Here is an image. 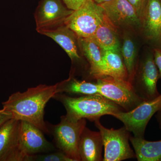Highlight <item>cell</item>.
I'll list each match as a JSON object with an SVG mask.
<instances>
[{
    "label": "cell",
    "mask_w": 161,
    "mask_h": 161,
    "mask_svg": "<svg viewBox=\"0 0 161 161\" xmlns=\"http://www.w3.org/2000/svg\"><path fill=\"white\" fill-rule=\"evenodd\" d=\"M57 83L49 86L40 84L23 92H15L2 103L3 108L11 113L13 118L28 122L49 134L44 119V108L57 94Z\"/></svg>",
    "instance_id": "6da1fadb"
},
{
    "label": "cell",
    "mask_w": 161,
    "mask_h": 161,
    "mask_svg": "<svg viewBox=\"0 0 161 161\" xmlns=\"http://www.w3.org/2000/svg\"><path fill=\"white\" fill-rule=\"evenodd\" d=\"M53 98L63 104L68 118L77 120L85 119L91 121L100 119L104 115H112L125 112L120 106L101 95L70 96L64 93L55 94Z\"/></svg>",
    "instance_id": "7a4b0ae2"
},
{
    "label": "cell",
    "mask_w": 161,
    "mask_h": 161,
    "mask_svg": "<svg viewBox=\"0 0 161 161\" xmlns=\"http://www.w3.org/2000/svg\"><path fill=\"white\" fill-rule=\"evenodd\" d=\"M49 134L53 136L55 147L73 161H80L78 146L80 135L86 127L85 119L75 120L66 115L60 117V122L53 125L47 122Z\"/></svg>",
    "instance_id": "3957f363"
},
{
    "label": "cell",
    "mask_w": 161,
    "mask_h": 161,
    "mask_svg": "<svg viewBox=\"0 0 161 161\" xmlns=\"http://www.w3.org/2000/svg\"><path fill=\"white\" fill-rule=\"evenodd\" d=\"M105 16L103 8L93 0H86L64 22L78 37H92Z\"/></svg>",
    "instance_id": "277c9868"
},
{
    "label": "cell",
    "mask_w": 161,
    "mask_h": 161,
    "mask_svg": "<svg viewBox=\"0 0 161 161\" xmlns=\"http://www.w3.org/2000/svg\"><path fill=\"white\" fill-rule=\"evenodd\" d=\"M99 95L109 99L129 112L142 103L144 99L136 93L128 80L105 76L97 79Z\"/></svg>",
    "instance_id": "5b68a950"
},
{
    "label": "cell",
    "mask_w": 161,
    "mask_h": 161,
    "mask_svg": "<svg viewBox=\"0 0 161 161\" xmlns=\"http://www.w3.org/2000/svg\"><path fill=\"white\" fill-rule=\"evenodd\" d=\"M100 119L94 121L100 132L104 147L103 161H121L136 158L135 153L130 147V132L125 126L118 130L107 129Z\"/></svg>",
    "instance_id": "8992f818"
},
{
    "label": "cell",
    "mask_w": 161,
    "mask_h": 161,
    "mask_svg": "<svg viewBox=\"0 0 161 161\" xmlns=\"http://www.w3.org/2000/svg\"><path fill=\"white\" fill-rule=\"evenodd\" d=\"M161 109V94L151 100H145L136 108L129 112L115 113L112 116L124 124L133 136L144 138L145 131L152 116Z\"/></svg>",
    "instance_id": "52a82bcc"
},
{
    "label": "cell",
    "mask_w": 161,
    "mask_h": 161,
    "mask_svg": "<svg viewBox=\"0 0 161 161\" xmlns=\"http://www.w3.org/2000/svg\"><path fill=\"white\" fill-rule=\"evenodd\" d=\"M159 79L153 52L148 53L140 64L137 63L131 84L136 94L144 100H151L160 95L157 89Z\"/></svg>",
    "instance_id": "ba28073f"
},
{
    "label": "cell",
    "mask_w": 161,
    "mask_h": 161,
    "mask_svg": "<svg viewBox=\"0 0 161 161\" xmlns=\"http://www.w3.org/2000/svg\"><path fill=\"white\" fill-rule=\"evenodd\" d=\"M20 125L12 118L0 127V161H27L20 147Z\"/></svg>",
    "instance_id": "9c48e42d"
},
{
    "label": "cell",
    "mask_w": 161,
    "mask_h": 161,
    "mask_svg": "<svg viewBox=\"0 0 161 161\" xmlns=\"http://www.w3.org/2000/svg\"><path fill=\"white\" fill-rule=\"evenodd\" d=\"M43 132L34 125L20 120V147L27 161L31 156L56 151V147L45 138Z\"/></svg>",
    "instance_id": "30bf717a"
},
{
    "label": "cell",
    "mask_w": 161,
    "mask_h": 161,
    "mask_svg": "<svg viewBox=\"0 0 161 161\" xmlns=\"http://www.w3.org/2000/svg\"><path fill=\"white\" fill-rule=\"evenodd\" d=\"M73 11L61 0H42L35 14L37 31L63 24Z\"/></svg>",
    "instance_id": "8fae6325"
},
{
    "label": "cell",
    "mask_w": 161,
    "mask_h": 161,
    "mask_svg": "<svg viewBox=\"0 0 161 161\" xmlns=\"http://www.w3.org/2000/svg\"><path fill=\"white\" fill-rule=\"evenodd\" d=\"M141 21L147 42L153 48H161V0H146Z\"/></svg>",
    "instance_id": "7c38bea8"
},
{
    "label": "cell",
    "mask_w": 161,
    "mask_h": 161,
    "mask_svg": "<svg viewBox=\"0 0 161 161\" xmlns=\"http://www.w3.org/2000/svg\"><path fill=\"white\" fill-rule=\"evenodd\" d=\"M100 5L116 28L141 27L140 18L127 0H113Z\"/></svg>",
    "instance_id": "4fadbf2b"
},
{
    "label": "cell",
    "mask_w": 161,
    "mask_h": 161,
    "mask_svg": "<svg viewBox=\"0 0 161 161\" xmlns=\"http://www.w3.org/2000/svg\"><path fill=\"white\" fill-rule=\"evenodd\" d=\"M40 34L51 38L64 49L72 62L77 61L80 57L78 53V36L75 32L64 23L52 28L38 31Z\"/></svg>",
    "instance_id": "5bb4252c"
},
{
    "label": "cell",
    "mask_w": 161,
    "mask_h": 161,
    "mask_svg": "<svg viewBox=\"0 0 161 161\" xmlns=\"http://www.w3.org/2000/svg\"><path fill=\"white\" fill-rule=\"evenodd\" d=\"M78 43L82 54L89 64L91 77L97 80L108 76L101 47L91 37H78Z\"/></svg>",
    "instance_id": "9a60e30c"
},
{
    "label": "cell",
    "mask_w": 161,
    "mask_h": 161,
    "mask_svg": "<svg viewBox=\"0 0 161 161\" xmlns=\"http://www.w3.org/2000/svg\"><path fill=\"white\" fill-rule=\"evenodd\" d=\"M103 144L100 132L86 127L80 135L78 150L80 161H102Z\"/></svg>",
    "instance_id": "2e32d148"
},
{
    "label": "cell",
    "mask_w": 161,
    "mask_h": 161,
    "mask_svg": "<svg viewBox=\"0 0 161 161\" xmlns=\"http://www.w3.org/2000/svg\"><path fill=\"white\" fill-rule=\"evenodd\" d=\"M116 29L105 15L103 21L91 38L102 49L120 51V44Z\"/></svg>",
    "instance_id": "e0dca14e"
},
{
    "label": "cell",
    "mask_w": 161,
    "mask_h": 161,
    "mask_svg": "<svg viewBox=\"0 0 161 161\" xmlns=\"http://www.w3.org/2000/svg\"><path fill=\"white\" fill-rule=\"evenodd\" d=\"M130 140L138 161H161V140L149 141L130 136Z\"/></svg>",
    "instance_id": "ac0fdd59"
},
{
    "label": "cell",
    "mask_w": 161,
    "mask_h": 161,
    "mask_svg": "<svg viewBox=\"0 0 161 161\" xmlns=\"http://www.w3.org/2000/svg\"><path fill=\"white\" fill-rule=\"evenodd\" d=\"M57 93L75 94L80 95H100L97 83L77 80L70 77L66 80L57 83Z\"/></svg>",
    "instance_id": "d6986e66"
},
{
    "label": "cell",
    "mask_w": 161,
    "mask_h": 161,
    "mask_svg": "<svg viewBox=\"0 0 161 161\" xmlns=\"http://www.w3.org/2000/svg\"><path fill=\"white\" fill-rule=\"evenodd\" d=\"M103 55L108 70V76L128 80V72L120 51L103 49Z\"/></svg>",
    "instance_id": "ffe728a7"
},
{
    "label": "cell",
    "mask_w": 161,
    "mask_h": 161,
    "mask_svg": "<svg viewBox=\"0 0 161 161\" xmlns=\"http://www.w3.org/2000/svg\"><path fill=\"white\" fill-rule=\"evenodd\" d=\"M121 56L129 76V82L131 83L134 75L137 61L136 49L134 42L129 36H125L121 49Z\"/></svg>",
    "instance_id": "44dd1931"
},
{
    "label": "cell",
    "mask_w": 161,
    "mask_h": 161,
    "mask_svg": "<svg viewBox=\"0 0 161 161\" xmlns=\"http://www.w3.org/2000/svg\"><path fill=\"white\" fill-rule=\"evenodd\" d=\"M73 161L60 150L31 156L28 161Z\"/></svg>",
    "instance_id": "7402d4cb"
},
{
    "label": "cell",
    "mask_w": 161,
    "mask_h": 161,
    "mask_svg": "<svg viewBox=\"0 0 161 161\" xmlns=\"http://www.w3.org/2000/svg\"><path fill=\"white\" fill-rule=\"evenodd\" d=\"M133 6L140 18L141 17L146 0H127Z\"/></svg>",
    "instance_id": "603a6c76"
},
{
    "label": "cell",
    "mask_w": 161,
    "mask_h": 161,
    "mask_svg": "<svg viewBox=\"0 0 161 161\" xmlns=\"http://www.w3.org/2000/svg\"><path fill=\"white\" fill-rule=\"evenodd\" d=\"M69 9L76 10L80 7L86 0H62Z\"/></svg>",
    "instance_id": "cb8c5ba5"
},
{
    "label": "cell",
    "mask_w": 161,
    "mask_h": 161,
    "mask_svg": "<svg viewBox=\"0 0 161 161\" xmlns=\"http://www.w3.org/2000/svg\"><path fill=\"white\" fill-rule=\"evenodd\" d=\"M154 61L159 72V79L161 78V48H154L153 51Z\"/></svg>",
    "instance_id": "d4e9b609"
},
{
    "label": "cell",
    "mask_w": 161,
    "mask_h": 161,
    "mask_svg": "<svg viewBox=\"0 0 161 161\" xmlns=\"http://www.w3.org/2000/svg\"><path fill=\"white\" fill-rule=\"evenodd\" d=\"M13 118L11 113L6 111L4 108L0 109V127L7 121Z\"/></svg>",
    "instance_id": "484cf974"
},
{
    "label": "cell",
    "mask_w": 161,
    "mask_h": 161,
    "mask_svg": "<svg viewBox=\"0 0 161 161\" xmlns=\"http://www.w3.org/2000/svg\"><path fill=\"white\" fill-rule=\"evenodd\" d=\"M156 118L158 123L159 127L161 130V109L157 112Z\"/></svg>",
    "instance_id": "4316f807"
},
{
    "label": "cell",
    "mask_w": 161,
    "mask_h": 161,
    "mask_svg": "<svg viewBox=\"0 0 161 161\" xmlns=\"http://www.w3.org/2000/svg\"><path fill=\"white\" fill-rule=\"evenodd\" d=\"M95 3H97L98 5L103 4V3H108L113 0H93Z\"/></svg>",
    "instance_id": "83f0119b"
}]
</instances>
